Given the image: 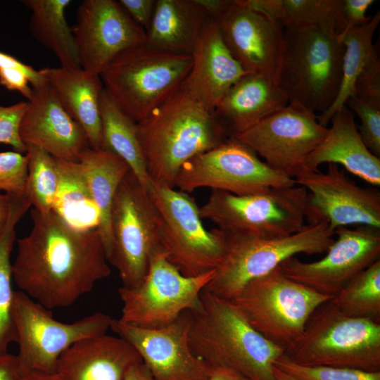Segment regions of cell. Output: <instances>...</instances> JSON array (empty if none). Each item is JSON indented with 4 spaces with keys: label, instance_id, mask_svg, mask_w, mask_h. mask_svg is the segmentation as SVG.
Segmentation results:
<instances>
[{
    "label": "cell",
    "instance_id": "obj_26",
    "mask_svg": "<svg viewBox=\"0 0 380 380\" xmlns=\"http://www.w3.org/2000/svg\"><path fill=\"white\" fill-rule=\"evenodd\" d=\"M289 103L285 91L264 75L248 73L223 96L215 115L229 136L241 132Z\"/></svg>",
    "mask_w": 380,
    "mask_h": 380
},
{
    "label": "cell",
    "instance_id": "obj_11",
    "mask_svg": "<svg viewBox=\"0 0 380 380\" xmlns=\"http://www.w3.org/2000/svg\"><path fill=\"white\" fill-rule=\"evenodd\" d=\"M12 315L22 377L30 372L56 374L65 350L80 340L105 334L112 321L108 315L98 312L71 323L61 322L20 291H14Z\"/></svg>",
    "mask_w": 380,
    "mask_h": 380
},
{
    "label": "cell",
    "instance_id": "obj_18",
    "mask_svg": "<svg viewBox=\"0 0 380 380\" xmlns=\"http://www.w3.org/2000/svg\"><path fill=\"white\" fill-rule=\"evenodd\" d=\"M191 312L171 324L142 328L112 319L110 329L139 353L156 380H207L211 365L196 356L189 345Z\"/></svg>",
    "mask_w": 380,
    "mask_h": 380
},
{
    "label": "cell",
    "instance_id": "obj_30",
    "mask_svg": "<svg viewBox=\"0 0 380 380\" xmlns=\"http://www.w3.org/2000/svg\"><path fill=\"white\" fill-rule=\"evenodd\" d=\"M241 1L286 30L329 28L340 33L348 27L341 12L343 0Z\"/></svg>",
    "mask_w": 380,
    "mask_h": 380
},
{
    "label": "cell",
    "instance_id": "obj_13",
    "mask_svg": "<svg viewBox=\"0 0 380 380\" xmlns=\"http://www.w3.org/2000/svg\"><path fill=\"white\" fill-rule=\"evenodd\" d=\"M215 270L198 277L183 275L159 246L151 256L142 282L135 288L121 286L122 322L142 328H160L175 321L198 303L201 291Z\"/></svg>",
    "mask_w": 380,
    "mask_h": 380
},
{
    "label": "cell",
    "instance_id": "obj_20",
    "mask_svg": "<svg viewBox=\"0 0 380 380\" xmlns=\"http://www.w3.org/2000/svg\"><path fill=\"white\" fill-rule=\"evenodd\" d=\"M213 20L227 47L243 70L264 75L278 84L284 47L283 27L248 7L241 0H230Z\"/></svg>",
    "mask_w": 380,
    "mask_h": 380
},
{
    "label": "cell",
    "instance_id": "obj_22",
    "mask_svg": "<svg viewBox=\"0 0 380 380\" xmlns=\"http://www.w3.org/2000/svg\"><path fill=\"white\" fill-rule=\"evenodd\" d=\"M379 23L378 11L366 25H348L339 33L344 46L341 82L333 103L317 115L321 125L327 127L333 115L346 106L352 96L380 102V61L373 44Z\"/></svg>",
    "mask_w": 380,
    "mask_h": 380
},
{
    "label": "cell",
    "instance_id": "obj_29",
    "mask_svg": "<svg viewBox=\"0 0 380 380\" xmlns=\"http://www.w3.org/2000/svg\"><path fill=\"white\" fill-rule=\"evenodd\" d=\"M78 163L99 210V223L96 229L108 261L112 249V205L120 183L130 169L119 156L102 148L88 147L82 152Z\"/></svg>",
    "mask_w": 380,
    "mask_h": 380
},
{
    "label": "cell",
    "instance_id": "obj_43",
    "mask_svg": "<svg viewBox=\"0 0 380 380\" xmlns=\"http://www.w3.org/2000/svg\"><path fill=\"white\" fill-rule=\"evenodd\" d=\"M374 3V0H343L341 12L348 25L361 27L368 23L372 17L366 13Z\"/></svg>",
    "mask_w": 380,
    "mask_h": 380
},
{
    "label": "cell",
    "instance_id": "obj_44",
    "mask_svg": "<svg viewBox=\"0 0 380 380\" xmlns=\"http://www.w3.org/2000/svg\"><path fill=\"white\" fill-rule=\"evenodd\" d=\"M8 68L18 69L29 74L34 81V87H39L46 82L39 70H36L32 66L23 63L10 54L0 51V70Z\"/></svg>",
    "mask_w": 380,
    "mask_h": 380
},
{
    "label": "cell",
    "instance_id": "obj_3",
    "mask_svg": "<svg viewBox=\"0 0 380 380\" xmlns=\"http://www.w3.org/2000/svg\"><path fill=\"white\" fill-rule=\"evenodd\" d=\"M190 312L189 345L196 356L249 380H276L274 362L284 351L258 332L232 300L203 289Z\"/></svg>",
    "mask_w": 380,
    "mask_h": 380
},
{
    "label": "cell",
    "instance_id": "obj_25",
    "mask_svg": "<svg viewBox=\"0 0 380 380\" xmlns=\"http://www.w3.org/2000/svg\"><path fill=\"white\" fill-rule=\"evenodd\" d=\"M331 127L317 147L307 157L304 170H318L319 165L334 163L365 182L380 185V159L364 144L355 122L354 114L347 106L331 117Z\"/></svg>",
    "mask_w": 380,
    "mask_h": 380
},
{
    "label": "cell",
    "instance_id": "obj_16",
    "mask_svg": "<svg viewBox=\"0 0 380 380\" xmlns=\"http://www.w3.org/2000/svg\"><path fill=\"white\" fill-rule=\"evenodd\" d=\"M334 234L337 239L324 258L305 262L293 256L279 265L281 272L319 293L335 298L355 275L379 259L380 229L343 227L336 229Z\"/></svg>",
    "mask_w": 380,
    "mask_h": 380
},
{
    "label": "cell",
    "instance_id": "obj_8",
    "mask_svg": "<svg viewBox=\"0 0 380 380\" xmlns=\"http://www.w3.org/2000/svg\"><path fill=\"white\" fill-rule=\"evenodd\" d=\"M331 298L287 277L278 267L248 282L232 300L258 332L286 353L300 340L311 315Z\"/></svg>",
    "mask_w": 380,
    "mask_h": 380
},
{
    "label": "cell",
    "instance_id": "obj_48",
    "mask_svg": "<svg viewBox=\"0 0 380 380\" xmlns=\"http://www.w3.org/2000/svg\"><path fill=\"white\" fill-rule=\"evenodd\" d=\"M11 210V202L10 196L0 192V234L4 229L9 220Z\"/></svg>",
    "mask_w": 380,
    "mask_h": 380
},
{
    "label": "cell",
    "instance_id": "obj_45",
    "mask_svg": "<svg viewBox=\"0 0 380 380\" xmlns=\"http://www.w3.org/2000/svg\"><path fill=\"white\" fill-rule=\"evenodd\" d=\"M0 380H22L16 355L8 353L0 355Z\"/></svg>",
    "mask_w": 380,
    "mask_h": 380
},
{
    "label": "cell",
    "instance_id": "obj_9",
    "mask_svg": "<svg viewBox=\"0 0 380 380\" xmlns=\"http://www.w3.org/2000/svg\"><path fill=\"white\" fill-rule=\"evenodd\" d=\"M307 207L308 191L295 185L246 195L212 190L200 213L227 233L271 239L300 231Z\"/></svg>",
    "mask_w": 380,
    "mask_h": 380
},
{
    "label": "cell",
    "instance_id": "obj_17",
    "mask_svg": "<svg viewBox=\"0 0 380 380\" xmlns=\"http://www.w3.org/2000/svg\"><path fill=\"white\" fill-rule=\"evenodd\" d=\"M308 193L306 218L309 224L326 221L335 231L360 224L380 229V193L362 188L338 168L329 163L326 172L307 171L294 178Z\"/></svg>",
    "mask_w": 380,
    "mask_h": 380
},
{
    "label": "cell",
    "instance_id": "obj_28",
    "mask_svg": "<svg viewBox=\"0 0 380 380\" xmlns=\"http://www.w3.org/2000/svg\"><path fill=\"white\" fill-rule=\"evenodd\" d=\"M211 18L198 0H157L145 44L168 53L191 55Z\"/></svg>",
    "mask_w": 380,
    "mask_h": 380
},
{
    "label": "cell",
    "instance_id": "obj_38",
    "mask_svg": "<svg viewBox=\"0 0 380 380\" xmlns=\"http://www.w3.org/2000/svg\"><path fill=\"white\" fill-rule=\"evenodd\" d=\"M357 114L361 125L358 129L367 148L375 156H380V102L350 97L346 103Z\"/></svg>",
    "mask_w": 380,
    "mask_h": 380
},
{
    "label": "cell",
    "instance_id": "obj_42",
    "mask_svg": "<svg viewBox=\"0 0 380 380\" xmlns=\"http://www.w3.org/2000/svg\"><path fill=\"white\" fill-rule=\"evenodd\" d=\"M121 7L145 32L148 30L154 12L155 0H120Z\"/></svg>",
    "mask_w": 380,
    "mask_h": 380
},
{
    "label": "cell",
    "instance_id": "obj_14",
    "mask_svg": "<svg viewBox=\"0 0 380 380\" xmlns=\"http://www.w3.org/2000/svg\"><path fill=\"white\" fill-rule=\"evenodd\" d=\"M296 184L293 178L272 169L250 148L229 137L186 162L177 174L175 188L186 193L208 187L246 195Z\"/></svg>",
    "mask_w": 380,
    "mask_h": 380
},
{
    "label": "cell",
    "instance_id": "obj_35",
    "mask_svg": "<svg viewBox=\"0 0 380 380\" xmlns=\"http://www.w3.org/2000/svg\"><path fill=\"white\" fill-rule=\"evenodd\" d=\"M348 316L380 320V260L355 275L334 298Z\"/></svg>",
    "mask_w": 380,
    "mask_h": 380
},
{
    "label": "cell",
    "instance_id": "obj_2",
    "mask_svg": "<svg viewBox=\"0 0 380 380\" xmlns=\"http://www.w3.org/2000/svg\"><path fill=\"white\" fill-rule=\"evenodd\" d=\"M137 129L152 182L172 188L186 162L229 138L214 111L195 100L182 86L137 122Z\"/></svg>",
    "mask_w": 380,
    "mask_h": 380
},
{
    "label": "cell",
    "instance_id": "obj_40",
    "mask_svg": "<svg viewBox=\"0 0 380 380\" xmlns=\"http://www.w3.org/2000/svg\"><path fill=\"white\" fill-rule=\"evenodd\" d=\"M28 103L0 106V144L10 145L15 151L24 153L26 146L20 137V125Z\"/></svg>",
    "mask_w": 380,
    "mask_h": 380
},
{
    "label": "cell",
    "instance_id": "obj_37",
    "mask_svg": "<svg viewBox=\"0 0 380 380\" xmlns=\"http://www.w3.org/2000/svg\"><path fill=\"white\" fill-rule=\"evenodd\" d=\"M274 366L299 380H380V372L333 367L303 366L293 362L284 353L274 362Z\"/></svg>",
    "mask_w": 380,
    "mask_h": 380
},
{
    "label": "cell",
    "instance_id": "obj_32",
    "mask_svg": "<svg viewBox=\"0 0 380 380\" xmlns=\"http://www.w3.org/2000/svg\"><path fill=\"white\" fill-rule=\"evenodd\" d=\"M32 11L29 27L32 36L51 51L63 68H80L72 28L65 18L70 0H25Z\"/></svg>",
    "mask_w": 380,
    "mask_h": 380
},
{
    "label": "cell",
    "instance_id": "obj_6",
    "mask_svg": "<svg viewBox=\"0 0 380 380\" xmlns=\"http://www.w3.org/2000/svg\"><path fill=\"white\" fill-rule=\"evenodd\" d=\"M284 354L303 366L380 372V324L347 315L333 298L315 310L300 340Z\"/></svg>",
    "mask_w": 380,
    "mask_h": 380
},
{
    "label": "cell",
    "instance_id": "obj_21",
    "mask_svg": "<svg viewBox=\"0 0 380 380\" xmlns=\"http://www.w3.org/2000/svg\"><path fill=\"white\" fill-rule=\"evenodd\" d=\"M27 108L20 125L25 145L39 147L54 158L78 162L89 147L83 128L68 113L50 84L32 88Z\"/></svg>",
    "mask_w": 380,
    "mask_h": 380
},
{
    "label": "cell",
    "instance_id": "obj_50",
    "mask_svg": "<svg viewBox=\"0 0 380 380\" xmlns=\"http://www.w3.org/2000/svg\"><path fill=\"white\" fill-rule=\"evenodd\" d=\"M274 367V376L276 378V380H299L282 371L277 369V367Z\"/></svg>",
    "mask_w": 380,
    "mask_h": 380
},
{
    "label": "cell",
    "instance_id": "obj_36",
    "mask_svg": "<svg viewBox=\"0 0 380 380\" xmlns=\"http://www.w3.org/2000/svg\"><path fill=\"white\" fill-rule=\"evenodd\" d=\"M28 158L25 195L33 208L41 213L52 211L58 186L56 158L43 149L26 146Z\"/></svg>",
    "mask_w": 380,
    "mask_h": 380
},
{
    "label": "cell",
    "instance_id": "obj_39",
    "mask_svg": "<svg viewBox=\"0 0 380 380\" xmlns=\"http://www.w3.org/2000/svg\"><path fill=\"white\" fill-rule=\"evenodd\" d=\"M27 156L17 151L0 153V191L8 195L25 194Z\"/></svg>",
    "mask_w": 380,
    "mask_h": 380
},
{
    "label": "cell",
    "instance_id": "obj_15",
    "mask_svg": "<svg viewBox=\"0 0 380 380\" xmlns=\"http://www.w3.org/2000/svg\"><path fill=\"white\" fill-rule=\"evenodd\" d=\"M327 128L315 112L296 102L231 137L262 158L270 167L292 178L304 172L307 157L324 137Z\"/></svg>",
    "mask_w": 380,
    "mask_h": 380
},
{
    "label": "cell",
    "instance_id": "obj_41",
    "mask_svg": "<svg viewBox=\"0 0 380 380\" xmlns=\"http://www.w3.org/2000/svg\"><path fill=\"white\" fill-rule=\"evenodd\" d=\"M0 84L11 91L20 93L28 100L35 86L33 78L27 72L14 68L0 70Z\"/></svg>",
    "mask_w": 380,
    "mask_h": 380
},
{
    "label": "cell",
    "instance_id": "obj_1",
    "mask_svg": "<svg viewBox=\"0 0 380 380\" xmlns=\"http://www.w3.org/2000/svg\"><path fill=\"white\" fill-rule=\"evenodd\" d=\"M30 233L16 240L12 276L20 291L46 309L68 307L108 277L97 229L72 227L53 210L32 208Z\"/></svg>",
    "mask_w": 380,
    "mask_h": 380
},
{
    "label": "cell",
    "instance_id": "obj_10",
    "mask_svg": "<svg viewBox=\"0 0 380 380\" xmlns=\"http://www.w3.org/2000/svg\"><path fill=\"white\" fill-rule=\"evenodd\" d=\"M159 216V243L167 260L184 276L216 270L226 251L223 231L207 230L200 208L187 193L152 182L148 191Z\"/></svg>",
    "mask_w": 380,
    "mask_h": 380
},
{
    "label": "cell",
    "instance_id": "obj_27",
    "mask_svg": "<svg viewBox=\"0 0 380 380\" xmlns=\"http://www.w3.org/2000/svg\"><path fill=\"white\" fill-rule=\"evenodd\" d=\"M61 103L84 129L89 147L102 148L99 100L103 84L99 75L81 68H44L39 70Z\"/></svg>",
    "mask_w": 380,
    "mask_h": 380
},
{
    "label": "cell",
    "instance_id": "obj_49",
    "mask_svg": "<svg viewBox=\"0 0 380 380\" xmlns=\"http://www.w3.org/2000/svg\"><path fill=\"white\" fill-rule=\"evenodd\" d=\"M22 380H59L56 374L30 372L23 376Z\"/></svg>",
    "mask_w": 380,
    "mask_h": 380
},
{
    "label": "cell",
    "instance_id": "obj_46",
    "mask_svg": "<svg viewBox=\"0 0 380 380\" xmlns=\"http://www.w3.org/2000/svg\"><path fill=\"white\" fill-rule=\"evenodd\" d=\"M210 365V374L207 380H249L245 376L232 368Z\"/></svg>",
    "mask_w": 380,
    "mask_h": 380
},
{
    "label": "cell",
    "instance_id": "obj_34",
    "mask_svg": "<svg viewBox=\"0 0 380 380\" xmlns=\"http://www.w3.org/2000/svg\"><path fill=\"white\" fill-rule=\"evenodd\" d=\"M9 196L11 214L4 229L0 234V355L8 353L9 344L17 340L12 315L15 291L12 289L11 255L16 241L15 227L32 206L25 194Z\"/></svg>",
    "mask_w": 380,
    "mask_h": 380
},
{
    "label": "cell",
    "instance_id": "obj_23",
    "mask_svg": "<svg viewBox=\"0 0 380 380\" xmlns=\"http://www.w3.org/2000/svg\"><path fill=\"white\" fill-rule=\"evenodd\" d=\"M191 56L192 66L182 86L211 111L227 91L248 73L230 53L213 18L205 27Z\"/></svg>",
    "mask_w": 380,
    "mask_h": 380
},
{
    "label": "cell",
    "instance_id": "obj_4",
    "mask_svg": "<svg viewBox=\"0 0 380 380\" xmlns=\"http://www.w3.org/2000/svg\"><path fill=\"white\" fill-rule=\"evenodd\" d=\"M191 66V55L168 53L144 43L119 53L100 76L106 93L137 123L180 88Z\"/></svg>",
    "mask_w": 380,
    "mask_h": 380
},
{
    "label": "cell",
    "instance_id": "obj_31",
    "mask_svg": "<svg viewBox=\"0 0 380 380\" xmlns=\"http://www.w3.org/2000/svg\"><path fill=\"white\" fill-rule=\"evenodd\" d=\"M102 149L122 158L142 187L148 191L152 181L137 134V122L124 113L103 89L99 100Z\"/></svg>",
    "mask_w": 380,
    "mask_h": 380
},
{
    "label": "cell",
    "instance_id": "obj_47",
    "mask_svg": "<svg viewBox=\"0 0 380 380\" xmlns=\"http://www.w3.org/2000/svg\"><path fill=\"white\" fill-rule=\"evenodd\" d=\"M124 380H156L142 361L132 365L125 374Z\"/></svg>",
    "mask_w": 380,
    "mask_h": 380
},
{
    "label": "cell",
    "instance_id": "obj_33",
    "mask_svg": "<svg viewBox=\"0 0 380 380\" xmlns=\"http://www.w3.org/2000/svg\"><path fill=\"white\" fill-rule=\"evenodd\" d=\"M58 186L52 210L74 227L96 229L99 213L78 162L56 158Z\"/></svg>",
    "mask_w": 380,
    "mask_h": 380
},
{
    "label": "cell",
    "instance_id": "obj_7",
    "mask_svg": "<svg viewBox=\"0 0 380 380\" xmlns=\"http://www.w3.org/2000/svg\"><path fill=\"white\" fill-rule=\"evenodd\" d=\"M224 233V256L204 290L230 300L248 282L270 273L288 258L324 253L334 241V231L326 221L305 224L300 231L279 238Z\"/></svg>",
    "mask_w": 380,
    "mask_h": 380
},
{
    "label": "cell",
    "instance_id": "obj_19",
    "mask_svg": "<svg viewBox=\"0 0 380 380\" xmlns=\"http://www.w3.org/2000/svg\"><path fill=\"white\" fill-rule=\"evenodd\" d=\"M81 68L101 75L121 52L145 43V30L114 0H84L71 27Z\"/></svg>",
    "mask_w": 380,
    "mask_h": 380
},
{
    "label": "cell",
    "instance_id": "obj_12",
    "mask_svg": "<svg viewBox=\"0 0 380 380\" xmlns=\"http://www.w3.org/2000/svg\"><path fill=\"white\" fill-rule=\"evenodd\" d=\"M112 249L108 262L123 286L135 288L146 277L160 246L159 216L148 192L129 170L115 193L110 213Z\"/></svg>",
    "mask_w": 380,
    "mask_h": 380
},
{
    "label": "cell",
    "instance_id": "obj_5",
    "mask_svg": "<svg viewBox=\"0 0 380 380\" xmlns=\"http://www.w3.org/2000/svg\"><path fill=\"white\" fill-rule=\"evenodd\" d=\"M344 46L329 28L284 29L279 86L289 102L323 113L336 99L342 78Z\"/></svg>",
    "mask_w": 380,
    "mask_h": 380
},
{
    "label": "cell",
    "instance_id": "obj_24",
    "mask_svg": "<svg viewBox=\"0 0 380 380\" xmlns=\"http://www.w3.org/2000/svg\"><path fill=\"white\" fill-rule=\"evenodd\" d=\"M142 361L123 338L102 334L80 340L60 356L59 380H124L129 368Z\"/></svg>",
    "mask_w": 380,
    "mask_h": 380
}]
</instances>
